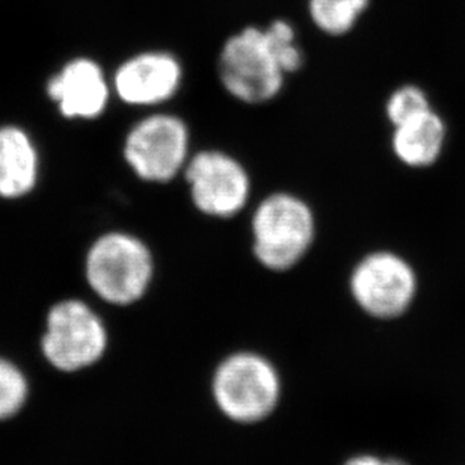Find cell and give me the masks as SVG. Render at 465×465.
Masks as SVG:
<instances>
[{"mask_svg": "<svg viewBox=\"0 0 465 465\" xmlns=\"http://www.w3.org/2000/svg\"><path fill=\"white\" fill-rule=\"evenodd\" d=\"M86 289L104 304L127 309L152 291L156 260L143 237L127 230H104L95 234L81 257Z\"/></svg>", "mask_w": 465, "mask_h": 465, "instance_id": "cell-1", "label": "cell"}, {"mask_svg": "<svg viewBox=\"0 0 465 465\" xmlns=\"http://www.w3.org/2000/svg\"><path fill=\"white\" fill-rule=\"evenodd\" d=\"M211 399L216 411L232 425L257 426L278 411L284 381L277 364L252 349L232 351L212 371Z\"/></svg>", "mask_w": 465, "mask_h": 465, "instance_id": "cell-2", "label": "cell"}, {"mask_svg": "<svg viewBox=\"0 0 465 465\" xmlns=\"http://www.w3.org/2000/svg\"><path fill=\"white\" fill-rule=\"evenodd\" d=\"M316 236V213L298 193H268L251 215V251L269 272L295 269L309 255Z\"/></svg>", "mask_w": 465, "mask_h": 465, "instance_id": "cell-3", "label": "cell"}, {"mask_svg": "<svg viewBox=\"0 0 465 465\" xmlns=\"http://www.w3.org/2000/svg\"><path fill=\"white\" fill-rule=\"evenodd\" d=\"M109 345L111 334L104 316L81 296H63L45 310L40 349L54 371H88L104 360Z\"/></svg>", "mask_w": 465, "mask_h": 465, "instance_id": "cell-4", "label": "cell"}, {"mask_svg": "<svg viewBox=\"0 0 465 465\" xmlns=\"http://www.w3.org/2000/svg\"><path fill=\"white\" fill-rule=\"evenodd\" d=\"M121 152L125 165L141 182L170 183L183 174L193 154L191 130L175 114H147L130 125Z\"/></svg>", "mask_w": 465, "mask_h": 465, "instance_id": "cell-5", "label": "cell"}, {"mask_svg": "<svg viewBox=\"0 0 465 465\" xmlns=\"http://www.w3.org/2000/svg\"><path fill=\"white\" fill-rule=\"evenodd\" d=\"M218 76L230 97L259 106L282 94L287 74L273 56L264 27L246 26L221 47Z\"/></svg>", "mask_w": 465, "mask_h": 465, "instance_id": "cell-6", "label": "cell"}, {"mask_svg": "<svg viewBox=\"0 0 465 465\" xmlns=\"http://www.w3.org/2000/svg\"><path fill=\"white\" fill-rule=\"evenodd\" d=\"M349 293L362 313L391 321L407 313L416 300V269L393 251H373L358 260L349 275Z\"/></svg>", "mask_w": 465, "mask_h": 465, "instance_id": "cell-7", "label": "cell"}, {"mask_svg": "<svg viewBox=\"0 0 465 465\" xmlns=\"http://www.w3.org/2000/svg\"><path fill=\"white\" fill-rule=\"evenodd\" d=\"M182 175L193 207L207 218L232 220L250 203V173L224 150L206 148L193 153Z\"/></svg>", "mask_w": 465, "mask_h": 465, "instance_id": "cell-8", "label": "cell"}, {"mask_svg": "<svg viewBox=\"0 0 465 465\" xmlns=\"http://www.w3.org/2000/svg\"><path fill=\"white\" fill-rule=\"evenodd\" d=\"M43 95L63 123H94L108 113L113 82L99 59L76 54L47 74Z\"/></svg>", "mask_w": 465, "mask_h": 465, "instance_id": "cell-9", "label": "cell"}, {"mask_svg": "<svg viewBox=\"0 0 465 465\" xmlns=\"http://www.w3.org/2000/svg\"><path fill=\"white\" fill-rule=\"evenodd\" d=\"M184 70L168 50H143L121 61L111 74L114 97L132 108L157 109L182 90Z\"/></svg>", "mask_w": 465, "mask_h": 465, "instance_id": "cell-10", "label": "cell"}, {"mask_svg": "<svg viewBox=\"0 0 465 465\" xmlns=\"http://www.w3.org/2000/svg\"><path fill=\"white\" fill-rule=\"evenodd\" d=\"M45 153L31 127L20 121H0V203H22L40 189Z\"/></svg>", "mask_w": 465, "mask_h": 465, "instance_id": "cell-11", "label": "cell"}, {"mask_svg": "<svg viewBox=\"0 0 465 465\" xmlns=\"http://www.w3.org/2000/svg\"><path fill=\"white\" fill-rule=\"evenodd\" d=\"M446 124L443 118L430 109L428 113L393 127L391 150L399 162L410 168L434 165L446 143Z\"/></svg>", "mask_w": 465, "mask_h": 465, "instance_id": "cell-12", "label": "cell"}, {"mask_svg": "<svg viewBox=\"0 0 465 465\" xmlns=\"http://www.w3.org/2000/svg\"><path fill=\"white\" fill-rule=\"evenodd\" d=\"M371 0H307L314 27L328 36H343L357 26Z\"/></svg>", "mask_w": 465, "mask_h": 465, "instance_id": "cell-13", "label": "cell"}, {"mask_svg": "<svg viewBox=\"0 0 465 465\" xmlns=\"http://www.w3.org/2000/svg\"><path fill=\"white\" fill-rule=\"evenodd\" d=\"M29 398L26 375L15 362L0 355V421L17 416Z\"/></svg>", "mask_w": 465, "mask_h": 465, "instance_id": "cell-14", "label": "cell"}, {"mask_svg": "<svg viewBox=\"0 0 465 465\" xmlns=\"http://www.w3.org/2000/svg\"><path fill=\"white\" fill-rule=\"evenodd\" d=\"M264 34L282 72L286 73L287 76L300 72L304 65V54L298 45L293 25L278 18L269 23L268 26H264Z\"/></svg>", "mask_w": 465, "mask_h": 465, "instance_id": "cell-15", "label": "cell"}, {"mask_svg": "<svg viewBox=\"0 0 465 465\" xmlns=\"http://www.w3.org/2000/svg\"><path fill=\"white\" fill-rule=\"evenodd\" d=\"M430 109L432 108L425 91L417 85H403L390 94L385 104V115L390 124L396 127L428 113Z\"/></svg>", "mask_w": 465, "mask_h": 465, "instance_id": "cell-16", "label": "cell"}, {"mask_svg": "<svg viewBox=\"0 0 465 465\" xmlns=\"http://www.w3.org/2000/svg\"><path fill=\"white\" fill-rule=\"evenodd\" d=\"M341 465H410L403 460L393 457H381L375 453H355L352 457L346 458Z\"/></svg>", "mask_w": 465, "mask_h": 465, "instance_id": "cell-17", "label": "cell"}]
</instances>
